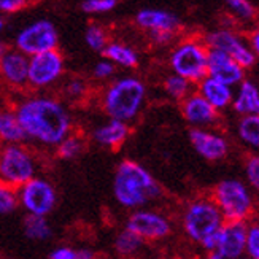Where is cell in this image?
Returning <instances> with one entry per match:
<instances>
[{
	"mask_svg": "<svg viewBox=\"0 0 259 259\" xmlns=\"http://www.w3.org/2000/svg\"><path fill=\"white\" fill-rule=\"evenodd\" d=\"M83 151V142L81 139L75 135H67V137L58 145V156L64 161H72L78 157Z\"/></svg>",
	"mask_w": 259,
	"mask_h": 259,
	"instance_id": "cell-28",
	"label": "cell"
},
{
	"mask_svg": "<svg viewBox=\"0 0 259 259\" xmlns=\"http://www.w3.org/2000/svg\"><path fill=\"white\" fill-rule=\"evenodd\" d=\"M113 194L119 205L126 208H139L159 197L162 189L143 165L126 159L116 167Z\"/></svg>",
	"mask_w": 259,
	"mask_h": 259,
	"instance_id": "cell-2",
	"label": "cell"
},
{
	"mask_svg": "<svg viewBox=\"0 0 259 259\" xmlns=\"http://www.w3.org/2000/svg\"><path fill=\"white\" fill-rule=\"evenodd\" d=\"M86 93V84L81 80H72L65 86V94L72 99H80Z\"/></svg>",
	"mask_w": 259,
	"mask_h": 259,
	"instance_id": "cell-35",
	"label": "cell"
},
{
	"mask_svg": "<svg viewBox=\"0 0 259 259\" xmlns=\"http://www.w3.org/2000/svg\"><path fill=\"white\" fill-rule=\"evenodd\" d=\"M64 72V58L58 50L45 51L29 59L27 84L32 88H47L59 80Z\"/></svg>",
	"mask_w": 259,
	"mask_h": 259,
	"instance_id": "cell-10",
	"label": "cell"
},
{
	"mask_svg": "<svg viewBox=\"0 0 259 259\" xmlns=\"http://www.w3.org/2000/svg\"><path fill=\"white\" fill-rule=\"evenodd\" d=\"M175 35V32H167V30H150V37L156 45H167L170 43Z\"/></svg>",
	"mask_w": 259,
	"mask_h": 259,
	"instance_id": "cell-38",
	"label": "cell"
},
{
	"mask_svg": "<svg viewBox=\"0 0 259 259\" xmlns=\"http://www.w3.org/2000/svg\"><path fill=\"white\" fill-rule=\"evenodd\" d=\"M15 113L27 139L48 146H58L72 127L64 105L50 97L26 99Z\"/></svg>",
	"mask_w": 259,
	"mask_h": 259,
	"instance_id": "cell-1",
	"label": "cell"
},
{
	"mask_svg": "<svg viewBox=\"0 0 259 259\" xmlns=\"http://www.w3.org/2000/svg\"><path fill=\"white\" fill-rule=\"evenodd\" d=\"M107 61L119 64L122 67H127V69H134V67L139 65V56L132 48L126 47V45L121 43H108L105 50L102 51Z\"/></svg>",
	"mask_w": 259,
	"mask_h": 259,
	"instance_id": "cell-23",
	"label": "cell"
},
{
	"mask_svg": "<svg viewBox=\"0 0 259 259\" xmlns=\"http://www.w3.org/2000/svg\"><path fill=\"white\" fill-rule=\"evenodd\" d=\"M189 140L193 148L199 156H202L207 161H221L228 156L229 143L223 135L207 131L202 127H194L189 131Z\"/></svg>",
	"mask_w": 259,
	"mask_h": 259,
	"instance_id": "cell-15",
	"label": "cell"
},
{
	"mask_svg": "<svg viewBox=\"0 0 259 259\" xmlns=\"http://www.w3.org/2000/svg\"><path fill=\"white\" fill-rule=\"evenodd\" d=\"M246 221H224L218 231L217 253L224 259H242L246 245Z\"/></svg>",
	"mask_w": 259,
	"mask_h": 259,
	"instance_id": "cell-13",
	"label": "cell"
},
{
	"mask_svg": "<svg viewBox=\"0 0 259 259\" xmlns=\"http://www.w3.org/2000/svg\"><path fill=\"white\" fill-rule=\"evenodd\" d=\"M8 51H10V50H8V47H7V43L0 41V59H2Z\"/></svg>",
	"mask_w": 259,
	"mask_h": 259,
	"instance_id": "cell-42",
	"label": "cell"
},
{
	"mask_svg": "<svg viewBox=\"0 0 259 259\" xmlns=\"http://www.w3.org/2000/svg\"><path fill=\"white\" fill-rule=\"evenodd\" d=\"M93 137L99 145L115 150V148H119V146L127 140L129 127L126 122H122V121L110 119L107 124L100 126L94 131Z\"/></svg>",
	"mask_w": 259,
	"mask_h": 259,
	"instance_id": "cell-20",
	"label": "cell"
},
{
	"mask_svg": "<svg viewBox=\"0 0 259 259\" xmlns=\"http://www.w3.org/2000/svg\"><path fill=\"white\" fill-rule=\"evenodd\" d=\"M29 59L19 51H8L0 59V81L10 88H24L27 84Z\"/></svg>",
	"mask_w": 259,
	"mask_h": 259,
	"instance_id": "cell-16",
	"label": "cell"
},
{
	"mask_svg": "<svg viewBox=\"0 0 259 259\" xmlns=\"http://www.w3.org/2000/svg\"><path fill=\"white\" fill-rule=\"evenodd\" d=\"M237 134L245 145L259 150V115L242 116L237 124Z\"/></svg>",
	"mask_w": 259,
	"mask_h": 259,
	"instance_id": "cell-25",
	"label": "cell"
},
{
	"mask_svg": "<svg viewBox=\"0 0 259 259\" xmlns=\"http://www.w3.org/2000/svg\"><path fill=\"white\" fill-rule=\"evenodd\" d=\"M178 259H186V257H178Z\"/></svg>",
	"mask_w": 259,
	"mask_h": 259,
	"instance_id": "cell-45",
	"label": "cell"
},
{
	"mask_svg": "<svg viewBox=\"0 0 259 259\" xmlns=\"http://www.w3.org/2000/svg\"><path fill=\"white\" fill-rule=\"evenodd\" d=\"M58 47V32L51 21L40 19L29 27L22 29L16 37V48L26 56H35L45 51L56 50Z\"/></svg>",
	"mask_w": 259,
	"mask_h": 259,
	"instance_id": "cell-8",
	"label": "cell"
},
{
	"mask_svg": "<svg viewBox=\"0 0 259 259\" xmlns=\"http://www.w3.org/2000/svg\"><path fill=\"white\" fill-rule=\"evenodd\" d=\"M118 0H83L81 10L84 13H107L113 10Z\"/></svg>",
	"mask_w": 259,
	"mask_h": 259,
	"instance_id": "cell-34",
	"label": "cell"
},
{
	"mask_svg": "<svg viewBox=\"0 0 259 259\" xmlns=\"http://www.w3.org/2000/svg\"><path fill=\"white\" fill-rule=\"evenodd\" d=\"M182 221L188 237L196 243H202L207 237L220 231L224 218L215 202L207 197H200L186 205Z\"/></svg>",
	"mask_w": 259,
	"mask_h": 259,
	"instance_id": "cell-5",
	"label": "cell"
},
{
	"mask_svg": "<svg viewBox=\"0 0 259 259\" xmlns=\"http://www.w3.org/2000/svg\"><path fill=\"white\" fill-rule=\"evenodd\" d=\"M76 251L69 248V246H59L50 253V259H75Z\"/></svg>",
	"mask_w": 259,
	"mask_h": 259,
	"instance_id": "cell-39",
	"label": "cell"
},
{
	"mask_svg": "<svg viewBox=\"0 0 259 259\" xmlns=\"http://www.w3.org/2000/svg\"><path fill=\"white\" fill-rule=\"evenodd\" d=\"M207 76L226 86H235L243 81L245 72L231 56L223 51L208 50L207 54Z\"/></svg>",
	"mask_w": 259,
	"mask_h": 259,
	"instance_id": "cell-14",
	"label": "cell"
},
{
	"mask_svg": "<svg viewBox=\"0 0 259 259\" xmlns=\"http://www.w3.org/2000/svg\"><path fill=\"white\" fill-rule=\"evenodd\" d=\"M27 0H0V11L4 13H15V11L24 8Z\"/></svg>",
	"mask_w": 259,
	"mask_h": 259,
	"instance_id": "cell-37",
	"label": "cell"
},
{
	"mask_svg": "<svg viewBox=\"0 0 259 259\" xmlns=\"http://www.w3.org/2000/svg\"><path fill=\"white\" fill-rule=\"evenodd\" d=\"M208 48L204 41L185 40L178 45L170 56V67L175 75L189 83H200L207 76Z\"/></svg>",
	"mask_w": 259,
	"mask_h": 259,
	"instance_id": "cell-6",
	"label": "cell"
},
{
	"mask_svg": "<svg viewBox=\"0 0 259 259\" xmlns=\"http://www.w3.org/2000/svg\"><path fill=\"white\" fill-rule=\"evenodd\" d=\"M18 207V197L11 191V186L0 182V215L13 213Z\"/></svg>",
	"mask_w": 259,
	"mask_h": 259,
	"instance_id": "cell-30",
	"label": "cell"
},
{
	"mask_svg": "<svg viewBox=\"0 0 259 259\" xmlns=\"http://www.w3.org/2000/svg\"><path fill=\"white\" fill-rule=\"evenodd\" d=\"M142 245H143V240L139 235H135L134 232L124 229L118 234V237L115 240V250L119 256L129 257L137 253L142 248Z\"/></svg>",
	"mask_w": 259,
	"mask_h": 259,
	"instance_id": "cell-26",
	"label": "cell"
},
{
	"mask_svg": "<svg viewBox=\"0 0 259 259\" xmlns=\"http://www.w3.org/2000/svg\"><path fill=\"white\" fill-rule=\"evenodd\" d=\"M245 254L248 259H259V223L250 224L246 229Z\"/></svg>",
	"mask_w": 259,
	"mask_h": 259,
	"instance_id": "cell-31",
	"label": "cell"
},
{
	"mask_svg": "<svg viewBox=\"0 0 259 259\" xmlns=\"http://www.w3.org/2000/svg\"><path fill=\"white\" fill-rule=\"evenodd\" d=\"M204 43L208 50L223 51L228 56H231L243 70L250 69V67L256 64V54L253 53V50L250 47H246L240 40V37L235 35L231 30L221 29V30L210 32L204 38Z\"/></svg>",
	"mask_w": 259,
	"mask_h": 259,
	"instance_id": "cell-11",
	"label": "cell"
},
{
	"mask_svg": "<svg viewBox=\"0 0 259 259\" xmlns=\"http://www.w3.org/2000/svg\"><path fill=\"white\" fill-rule=\"evenodd\" d=\"M164 89L165 93L170 96L172 99L175 100H183L186 99L191 93V83L188 80H185V78L178 76V75H170L165 78L164 81Z\"/></svg>",
	"mask_w": 259,
	"mask_h": 259,
	"instance_id": "cell-27",
	"label": "cell"
},
{
	"mask_svg": "<svg viewBox=\"0 0 259 259\" xmlns=\"http://www.w3.org/2000/svg\"><path fill=\"white\" fill-rule=\"evenodd\" d=\"M245 175L250 188H253L256 193H259V154H253L246 159Z\"/></svg>",
	"mask_w": 259,
	"mask_h": 259,
	"instance_id": "cell-33",
	"label": "cell"
},
{
	"mask_svg": "<svg viewBox=\"0 0 259 259\" xmlns=\"http://www.w3.org/2000/svg\"><path fill=\"white\" fill-rule=\"evenodd\" d=\"M135 22L146 30H167L175 32L180 27V19L164 10L146 8L135 16Z\"/></svg>",
	"mask_w": 259,
	"mask_h": 259,
	"instance_id": "cell-18",
	"label": "cell"
},
{
	"mask_svg": "<svg viewBox=\"0 0 259 259\" xmlns=\"http://www.w3.org/2000/svg\"><path fill=\"white\" fill-rule=\"evenodd\" d=\"M231 105L242 116L259 115V88L253 81L243 80Z\"/></svg>",
	"mask_w": 259,
	"mask_h": 259,
	"instance_id": "cell-21",
	"label": "cell"
},
{
	"mask_svg": "<svg viewBox=\"0 0 259 259\" xmlns=\"http://www.w3.org/2000/svg\"><path fill=\"white\" fill-rule=\"evenodd\" d=\"M126 229L139 235L142 240H162L172 232V224L156 211H134L127 218Z\"/></svg>",
	"mask_w": 259,
	"mask_h": 259,
	"instance_id": "cell-12",
	"label": "cell"
},
{
	"mask_svg": "<svg viewBox=\"0 0 259 259\" xmlns=\"http://www.w3.org/2000/svg\"><path fill=\"white\" fill-rule=\"evenodd\" d=\"M35 175V161L19 145H7L0 150V182L8 186H22Z\"/></svg>",
	"mask_w": 259,
	"mask_h": 259,
	"instance_id": "cell-7",
	"label": "cell"
},
{
	"mask_svg": "<svg viewBox=\"0 0 259 259\" xmlns=\"http://www.w3.org/2000/svg\"><path fill=\"white\" fill-rule=\"evenodd\" d=\"M242 259H243V257H242ZM246 259H248V257H246Z\"/></svg>",
	"mask_w": 259,
	"mask_h": 259,
	"instance_id": "cell-46",
	"label": "cell"
},
{
	"mask_svg": "<svg viewBox=\"0 0 259 259\" xmlns=\"http://www.w3.org/2000/svg\"><path fill=\"white\" fill-rule=\"evenodd\" d=\"M115 73V65L110 61H100L96 67H94V76L99 78V80H104V78H108Z\"/></svg>",
	"mask_w": 259,
	"mask_h": 259,
	"instance_id": "cell-36",
	"label": "cell"
},
{
	"mask_svg": "<svg viewBox=\"0 0 259 259\" xmlns=\"http://www.w3.org/2000/svg\"><path fill=\"white\" fill-rule=\"evenodd\" d=\"M226 4L234 11V15L243 21H253L256 16V10L248 0H226Z\"/></svg>",
	"mask_w": 259,
	"mask_h": 259,
	"instance_id": "cell-32",
	"label": "cell"
},
{
	"mask_svg": "<svg viewBox=\"0 0 259 259\" xmlns=\"http://www.w3.org/2000/svg\"><path fill=\"white\" fill-rule=\"evenodd\" d=\"M2 27H4V21H2V18H0V30H2Z\"/></svg>",
	"mask_w": 259,
	"mask_h": 259,
	"instance_id": "cell-44",
	"label": "cell"
},
{
	"mask_svg": "<svg viewBox=\"0 0 259 259\" xmlns=\"http://www.w3.org/2000/svg\"><path fill=\"white\" fill-rule=\"evenodd\" d=\"M182 113L189 124L196 127L210 126L218 119V110L213 108L199 93L189 94L182 100Z\"/></svg>",
	"mask_w": 259,
	"mask_h": 259,
	"instance_id": "cell-17",
	"label": "cell"
},
{
	"mask_svg": "<svg viewBox=\"0 0 259 259\" xmlns=\"http://www.w3.org/2000/svg\"><path fill=\"white\" fill-rule=\"evenodd\" d=\"M205 259H224L220 253H217V251H211V253H208L207 256H205Z\"/></svg>",
	"mask_w": 259,
	"mask_h": 259,
	"instance_id": "cell-43",
	"label": "cell"
},
{
	"mask_svg": "<svg viewBox=\"0 0 259 259\" xmlns=\"http://www.w3.org/2000/svg\"><path fill=\"white\" fill-rule=\"evenodd\" d=\"M75 259H94V251L88 250V248L76 250V257Z\"/></svg>",
	"mask_w": 259,
	"mask_h": 259,
	"instance_id": "cell-40",
	"label": "cell"
},
{
	"mask_svg": "<svg viewBox=\"0 0 259 259\" xmlns=\"http://www.w3.org/2000/svg\"><path fill=\"white\" fill-rule=\"evenodd\" d=\"M22 229H24L26 237L35 242H43L51 237V228L45 217L37 215H27L22 220Z\"/></svg>",
	"mask_w": 259,
	"mask_h": 259,
	"instance_id": "cell-24",
	"label": "cell"
},
{
	"mask_svg": "<svg viewBox=\"0 0 259 259\" xmlns=\"http://www.w3.org/2000/svg\"><path fill=\"white\" fill-rule=\"evenodd\" d=\"M146 89L139 78H121L111 83L104 94L105 113L116 121H131L137 116L145 100Z\"/></svg>",
	"mask_w": 259,
	"mask_h": 259,
	"instance_id": "cell-3",
	"label": "cell"
},
{
	"mask_svg": "<svg viewBox=\"0 0 259 259\" xmlns=\"http://www.w3.org/2000/svg\"><path fill=\"white\" fill-rule=\"evenodd\" d=\"M26 139V132L22 131L16 113L8 110H0V140H4L8 145H19Z\"/></svg>",
	"mask_w": 259,
	"mask_h": 259,
	"instance_id": "cell-22",
	"label": "cell"
},
{
	"mask_svg": "<svg viewBox=\"0 0 259 259\" xmlns=\"http://www.w3.org/2000/svg\"><path fill=\"white\" fill-rule=\"evenodd\" d=\"M19 202L30 215L47 217L56 205V189L43 178H32L21 186Z\"/></svg>",
	"mask_w": 259,
	"mask_h": 259,
	"instance_id": "cell-9",
	"label": "cell"
},
{
	"mask_svg": "<svg viewBox=\"0 0 259 259\" xmlns=\"http://www.w3.org/2000/svg\"><path fill=\"white\" fill-rule=\"evenodd\" d=\"M251 50L256 56H259V29L251 35Z\"/></svg>",
	"mask_w": 259,
	"mask_h": 259,
	"instance_id": "cell-41",
	"label": "cell"
},
{
	"mask_svg": "<svg viewBox=\"0 0 259 259\" xmlns=\"http://www.w3.org/2000/svg\"><path fill=\"white\" fill-rule=\"evenodd\" d=\"M199 94L215 110L228 108L234 100L232 89L226 84L213 80L210 76H205L204 80L199 83Z\"/></svg>",
	"mask_w": 259,
	"mask_h": 259,
	"instance_id": "cell-19",
	"label": "cell"
},
{
	"mask_svg": "<svg viewBox=\"0 0 259 259\" xmlns=\"http://www.w3.org/2000/svg\"><path fill=\"white\" fill-rule=\"evenodd\" d=\"M86 43L91 47L94 51H100L102 53L105 50V47L108 45V37H107V32L104 27H100L99 24H91L86 30Z\"/></svg>",
	"mask_w": 259,
	"mask_h": 259,
	"instance_id": "cell-29",
	"label": "cell"
},
{
	"mask_svg": "<svg viewBox=\"0 0 259 259\" xmlns=\"http://www.w3.org/2000/svg\"><path fill=\"white\" fill-rule=\"evenodd\" d=\"M211 200L221 211L224 221H246L254 210L250 188L235 178L221 180L213 189Z\"/></svg>",
	"mask_w": 259,
	"mask_h": 259,
	"instance_id": "cell-4",
	"label": "cell"
}]
</instances>
